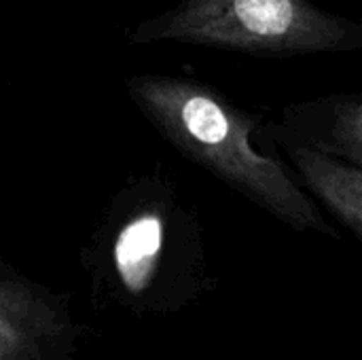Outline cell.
I'll list each match as a JSON object with an SVG mask.
<instances>
[{
  "label": "cell",
  "instance_id": "1",
  "mask_svg": "<svg viewBox=\"0 0 362 360\" xmlns=\"http://www.w3.org/2000/svg\"><path fill=\"white\" fill-rule=\"evenodd\" d=\"M129 91L185 153L263 202L291 225L331 233L280 166L252 151L248 142L250 123L212 91L170 76H136Z\"/></svg>",
  "mask_w": 362,
  "mask_h": 360
},
{
  "label": "cell",
  "instance_id": "4",
  "mask_svg": "<svg viewBox=\"0 0 362 360\" xmlns=\"http://www.w3.org/2000/svg\"><path fill=\"white\" fill-rule=\"evenodd\" d=\"M301 168L316 191L333 204V208L354 227L356 233H361V174L314 153L301 157Z\"/></svg>",
  "mask_w": 362,
  "mask_h": 360
},
{
  "label": "cell",
  "instance_id": "3",
  "mask_svg": "<svg viewBox=\"0 0 362 360\" xmlns=\"http://www.w3.org/2000/svg\"><path fill=\"white\" fill-rule=\"evenodd\" d=\"M161 238L163 229L157 216L136 219L121 231L115 246V263L129 291L146 289L161 250Z\"/></svg>",
  "mask_w": 362,
  "mask_h": 360
},
{
  "label": "cell",
  "instance_id": "2",
  "mask_svg": "<svg viewBox=\"0 0 362 360\" xmlns=\"http://www.w3.org/2000/svg\"><path fill=\"white\" fill-rule=\"evenodd\" d=\"M352 28L308 0H185L134 40H178L263 55L337 51Z\"/></svg>",
  "mask_w": 362,
  "mask_h": 360
}]
</instances>
